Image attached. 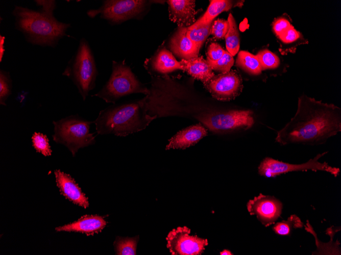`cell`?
<instances>
[{"instance_id":"1","label":"cell","mask_w":341,"mask_h":255,"mask_svg":"<svg viewBox=\"0 0 341 255\" xmlns=\"http://www.w3.org/2000/svg\"><path fill=\"white\" fill-rule=\"evenodd\" d=\"M341 131V110L303 95L298 99L295 116L277 133L275 140L281 145H320Z\"/></svg>"},{"instance_id":"2","label":"cell","mask_w":341,"mask_h":255,"mask_svg":"<svg viewBox=\"0 0 341 255\" xmlns=\"http://www.w3.org/2000/svg\"><path fill=\"white\" fill-rule=\"evenodd\" d=\"M15 27L24 36L26 41L41 46H56L66 34L69 23L57 20L53 14L15 6L12 12Z\"/></svg>"},{"instance_id":"3","label":"cell","mask_w":341,"mask_h":255,"mask_svg":"<svg viewBox=\"0 0 341 255\" xmlns=\"http://www.w3.org/2000/svg\"><path fill=\"white\" fill-rule=\"evenodd\" d=\"M155 118L147 114L143 98L132 103L111 105L102 110L94 123L99 134L126 136L145 129Z\"/></svg>"},{"instance_id":"4","label":"cell","mask_w":341,"mask_h":255,"mask_svg":"<svg viewBox=\"0 0 341 255\" xmlns=\"http://www.w3.org/2000/svg\"><path fill=\"white\" fill-rule=\"evenodd\" d=\"M62 75L72 81L83 100L94 88L98 70L92 51L84 38L80 40L76 54L68 63Z\"/></svg>"},{"instance_id":"5","label":"cell","mask_w":341,"mask_h":255,"mask_svg":"<svg viewBox=\"0 0 341 255\" xmlns=\"http://www.w3.org/2000/svg\"><path fill=\"white\" fill-rule=\"evenodd\" d=\"M94 122L87 121L78 115H71L54 121V141L64 145L75 156L79 149L93 145L95 136L90 133V126Z\"/></svg>"},{"instance_id":"6","label":"cell","mask_w":341,"mask_h":255,"mask_svg":"<svg viewBox=\"0 0 341 255\" xmlns=\"http://www.w3.org/2000/svg\"><path fill=\"white\" fill-rule=\"evenodd\" d=\"M149 90L141 83L125 60L112 61L111 76L102 89L94 95L107 103H115L121 97L133 93L147 95Z\"/></svg>"},{"instance_id":"7","label":"cell","mask_w":341,"mask_h":255,"mask_svg":"<svg viewBox=\"0 0 341 255\" xmlns=\"http://www.w3.org/2000/svg\"><path fill=\"white\" fill-rule=\"evenodd\" d=\"M148 1L143 0H106L97 9L89 10L88 16L101 18L112 24H118L131 18H138L145 11Z\"/></svg>"},{"instance_id":"8","label":"cell","mask_w":341,"mask_h":255,"mask_svg":"<svg viewBox=\"0 0 341 255\" xmlns=\"http://www.w3.org/2000/svg\"><path fill=\"white\" fill-rule=\"evenodd\" d=\"M327 153L324 152L318 154L314 158L302 164H290L266 157L261 161L258 166V173L261 176L272 178L291 172L320 171L327 172L337 177L340 173L338 167L332 166L326 162H321L319 161Z\"/></svg>"},{"instance_id":"9","label":"cell","mask_w":341,"mask_h":255,"mask_svg":"<svg viewBox=\"0 0 341 255\" xmlns=\"http://www.w3.org/2000/svg\"><path fill=\"white\" fill-rule=\"evenodd\" d=\"M191 230L186 226H179L168 234L167 248L172 255H200L208 245L207 239L190 235Z\"/></svg>"},{"instance_id":"10","label":"cell","mask_w":341,"mask_h":255,"mask_svg":"<svg viewBox=\"0 0 341 255\" xmlns=\"http://www.w3.org/2000/svg\"><path fill=\"white\" fill-rule=\"evenodd\" d=\"M201 121L210 130L216 132L247 129L254 123L253 112L249 110H232L212 114L202 118Z\"/></svg>"},{"instance_id":"11","label":"cell","mask_w":341,"mask_h":255,"mask_svg":"<svg viewBox=\"0 0 341 255\" xmlns=\"http://www.w3.org/2000/svg\"><path fill=\"white\" fill-rule=\"evenodd\" d=\"M204 84L214 98L221 101L234 99L243 87L241 77L235 70L214 75Z\"/></svg>"},{"instance_id":"12","label":"cell","mask_w":341,"mask_h":255,"mask_svg":"<svg viewBox=\"0 0 341 255\" xmlns=\"http://www.w3.org/2000/svg\"><path fill=\"white\" fill-rule=\"evenodd\" d=\"M247 208L250 215H255L267 227L274 224L280 217L282 204L274 196L260 193L248 202Z\"/></svg>"},{"instance_id":"13","label":"cell","mask_w":341,"mask_h":255,"mask_svg":"<svg viewBox=\"0 0 341 255\" xmlns=\"http://www.w3.org/2000/svg\"><path fill=\"white\" fill-rule=\"evenodd\" d=\"M56 182L60 193L74 204L87 208L89 202L75 180L68 174L59 169L54 171Z\"/></svg>"},{"instance_id":"14","label":"cell","mask_w":341,"mask_h":255,"mask_svg":"<svg viewBox=\"0 0 341 255\" xmlns=\"http://www.w3.org/2000/svg\"><path fill=\"white\" fill-rule=\"evenodd\" d=\"M169 17L178 26L188 27L195 22V1L192 0H169Z\"/></svg>"},{"instance_id":"15","label":"cell","mask_w":341,"mask_h":255,"mask_svg":"<svg viewBox=\"0 0 341 255\" xmlns=\"http://www.w3.org/2000/svg\"><path fill=\"white\" fill-rule=\"evenodd\" d=\"M170 49L181 59L188 60L198 56L199 49L187 35V27H179L170 39Z\"/></svg>"},{"instance_id":"16","label":"cell","mask_w":341,"mask_h":255,"mask_svg":"<svg viewBox=\"0 0 341 255\" xmlns=\"http://www.w3.org/2000/svg\"><path fill=\"white\" fill-rule=\"evenodd\" d=\"M207 134L206 129L200 124L189 126L172 137L165 149H186L195 145Z\"/></svg>"},{"instance_id":"17","label":"cell","mask_w":341,"mask_h":255,"mask_svg":"<svg viewBox=\"0 0 341 255\" xmlns=\"http://www.w3.org/2000/svg\"><path fill=\"white\" fill-rule=\"evenodd\" d=\"M106 224V221L101 216L87 215L74 222L57 227L56 231L79 232L90 235L101 232Z\"/></svg>"},{"instance_id":"18","label":"cell","mask_w":341,"mask_h":255,"mask_svg":"<svg viewBox=\"0 0 341 255\" xmlns=\"http://www.w3.org/2000/svg\"><path fill=\"white\" fill-rule=\"evenodd\" d=\"M180 63L183 71L194 78L200 80L204 83L214 75L207 61L202 56L188 60L181 59Z\"/></svg>"},{"instance_id":"19","label":"cell","mask_w":341,"mask_h":255,"mask_svg":"<svg viewBox=\"0 0 341 255\" xmlns=\"http://www.w3.org/2000/svg\"><path fill=\"white\" fill-rule=\"evenodd\" d=\"M151 67L154 71L162 74L171 72L176 70H182L180 62L175 59L170 51L165 48L159 50L154 57Z\"/></svg>"},{"instance_id":"20","label":"cell","mask_w":341,"mask_h":255,"mask_svg":"<svg viewBox=\"0 0 341 255\" xmlns=\"http://www.w3.org/2000/svg\"><path fill=\"white\" fill-rule=\"evenodd\" d=\"M277 37L279 40V51L283 55L294 53L298 46L308 43V40L293 25Z\"/></svg>"},{"instance_id":"21","label":"cell","mask_w":341,"mask_h":255,"mask_svg":"<svg viewBox=\"0 0 341 255\" xmlns=\"http://www.w3.org/2000/svg\"><path fill=\"white\" fill-rule=\"evenodd\" d=\"M242 2L230 0L211 1L206 12L196 21L198 23L205 24L212 22L214 18L221 13L228 11L234 7L242 6Z\"/></svg>"},{"instance_id":"22","label":"cell","mask_w":341,"mask_h":255,"mask_svg":"<svg viewBox=\"0 0 341 255\" xmlns=\"http://www.w3.org/2000/svg\"><path fill=\"white\" fill-rule=\"evenodd\" d=\"M236 65L246 72L253 75H258L262 71L257 56L247 51L239 52Z\"/></svg>"},{"instance_id":"23","label":"cell","mask_w":341,"mask_h":255,"mask_svg":"<svg viewBox=\"0 0 341 255\" xmlns=\"http://www.w3.org/2000/svg\"><path fill=\"white\" fill-rule=\"evenodd\" d=\"M212 22L200 23L196 21L187 27V35L195 45L200 49L203 43L211 34Z\"/></svg>"},{"instance_id":"24","label":"cell","mask_w":341,"mask_h":255,"mask_svg":"<svg viewBox=\"0 0 341 255\" xmlns=\"http://www.w3.org/2000/svg\"><path fill=\"white\" fill-rule=\"evenodd\" d=\"M228 31L225 36L227 51L232 56L235 55L239 49L240 40L237 25L233 16L229 14L228 20Z\"/></svg>"},{"instance_id":"25","label":"cell","mask_w":341,"mask_h":255,"mask_svg":"<svg viewBox=\"0 0 341 255\" xmlns=\"http://www.w3.org/2000/svg\"><path fill=\"white\" fill-rule=\"evenodd\" d=\"M304 224L295 214L289 216L287 220L276 222L273 227L274 232L281 236L289 235L294 229L302 228Z\"/></svg>"},{"instance_id":"26","label":"cell","mask_w":341,"mask_h":255,"mask_svg":"<svg viewBox=\"0 0 341 255\" xmlns=\"http://www.w3.org/2000/svg\"><path fill=\"white\" fill-rule=\"evenodd\" d=\"M138 237H117L114 242L115 251L118 255H135Z\"/></svg>"},{"instance_id":"27","label":"cell","mask_w":341,"mask_h":255,"mask_svg":"<svg viewBox=\"0 0 341 255\" xmlns=\"http://www.w3.org/2000/svg\"><path fill=\"white\" fill-rule=\"evenodd\" d=\"M206 61L212 70L221 73L230 71L234 62L233 56L227 51H225L223 55L218 60L214 61L207 58Z\"/></svg>"},{"instance_id":"28","label":"cell","mask_w":341,"mask_h":255,"mask_svg":"<svg viewBox=\"0 0 341 255\" xmlns=\"http://www.w3.org/2000/svg\"><path fill=\"white\" fill-rule=\"evenodd\" d=\"M12 83L9 73L0 71V104L7 105L6 101L12 93Z\"/></svg>"},{"instance_id":"29","label":"cell","mask_w":341,"mask_h":255,"mask_svg":"<svg viewBox=\"0 0 341 255\" xmlns=\"http://www.w3.org/2000/svg\"><path fill=\"white\" fill-rule=\"evenodd\" d=\"M32 145L37 152L45 156L52 154V150L47 136L39 132H34L32 136Z\"/></svg>"},{"instance_id":"30","label":"cell","mask_w":341,"mask_h":255,"mask_svg":"<svg viewBox=\"0 0 341 255\" xmlns=\"http://www.w3.org/2000/svg\"><path fill=\"white\" fill-rule=\"evenodd\" d=\"M256 55L260 63L262 70L276 68L280 64L279 58L268 49L260 50Z\"/></svg>"},{"instance_id":"31","label":"cell","mask_w":341,"mask_h":255,"mask_svg":"<svg viewBox=\"0 0 341 255\" xmlns=\"http://www.w3.org/2000/svg\"><path fill=\"white\" fill-rule=\"evenodd\" d=\"M229 29L227 20L217 19L212 24L211 34L218 39H223L226 35Z\"/></svg>"},{"instance_id":"32","label":"cell","mask_w":341,"mask_h":255,"mask_svg":"<svg viewBox=\"0 0 341 255\" xmlns=\"http://www.w3.org/2000/svg\"><path fill=\"white\" fill-rule=\"evenodd\" d=\"M291 26L290 22L286 17H278L273 22V31L277 37L283 34Z\"/></svg>"},{"instance_id":"33","label":"cell","mask_w":341,"mask_h":255,"mask_svg":"<svg viewBox=\"0 0 341 255\" xmlns=\"http://www.w3.org/2000/svg\"><path fill=\"white\" fill-rule=\"evenodd\" d=\"M225 51L218 43H212L207 48V58L214 61L218 60L223 55Z\"/></svg>"},{"instance_id":"34","label":"cell","mask_w":341,"mask_h":255,"mask_svg":"<svg viewBox=\"0 0 341 255\" xmlns=\"http://www.w3.org/2000/svg\"><path fill=\"white\" fill-rule=\"evenodd\" d=\"M37 5L41 7V11L53 15V11L56 7V2L55 1H35Z\"/></svg>"},{"instance_id":"35","label":"cell","mask_w":341,"mask_h":255,"mask_svg":"<svg viewBox=\"0 0 341 255\" xmlns=\"http://www.w3.org/2000/svg\"><path fill=\"white\" fill-rule=\"evenodd\" d=\"M221 255H225V254H228V255H231L233 254L229 250L227 249H224L222 251L220 252Z\"/></svg>"}]
</instances>
